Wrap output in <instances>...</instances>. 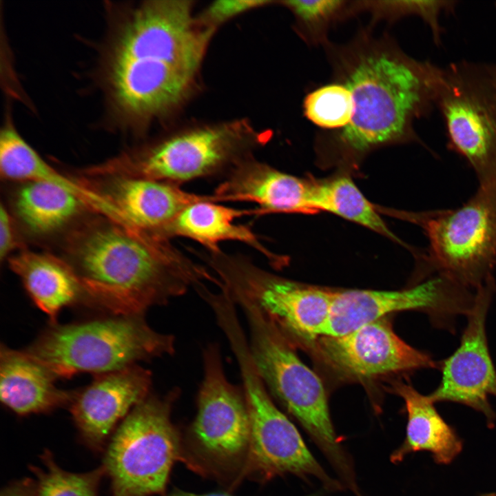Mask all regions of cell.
Segmentation results:
<instances>
[{"label":"cell","mask_w":496,"mask_h":496,"mask_svg":"<svg viewBox=\"0 0 496 496\" xmlns=\"http://www.w3.org/2000/svg\"><path fill=\"white\" fill-rule=\"evenodd\" d=\"M178 391L149 395L116 429L103 466L112 496L163 494L174 462L180 458V432L171 412Z\"/></svg>","instance_id":"8"},{"label":"cell","mask_w":496,"mask_h":496,"mask_svg":"<svg viewBox=\"0 0 496 496\" xmlns=\"http://www.w3.org/2000/svg\"><path fill=\"white\" fill-rule=\"evenodd\" d=\"M391 391L403 399L407 413L405 438L391 454V461L397 464L412 453L427 451L436 463H451L461 452L462 442L429 397L402 380L392 382Z\"/></svg>","instance_id":"22"},{"label":"cell","mask_w":496,"mask_h":496,"mask_svg":"<svg viewBox=\"0 0 496 496\" xmlns=\"http://www.w3.org/2000/svg\"><path fill=\"white\" fill-rule=\"evenodd\" d=\"M0 174L10 183L45 181L60 185L85 199L101 215L112 217L113 207L74 176H66L48 164L6 118L0 134Z\"/></svg>","instance_id":"23"},{"label":"cell","mask_w":496,"mask_h":496,"mask_svg":"<svg viewBox=\"0 0 496 496\" xmlns=\"http://www.w3.org/2000/svg\"><path fill=\"white\" fill-rule=\"evenodd\" d=\"M245 216H257L256 208L238 209L211 201L194 203L175 217L160 238L169 241L178 237L189 238L209 252L220 251L219 244L222 242H240L261 254L274 267L285 265L286 257L266 247L249 227L235 223L236 219Z\"/></svg>","instance_id":"21"},{"label":"cell","mask_w":496,"mask_h":496,"mask_svg":"<svg viewBox=\"0 0 496 496\" xmlns=\"http://www.w3.org/2000/svg\"><path fill=\"white\" fill-rule=\"evenodd\" d=\"M28 248L20 229L9 209L2 201L0 207V260Z\"/></svg>","instance_id":"27"},{"label":"cell","mask_w":496,"mask_h":496,"mask_svg":"<svg viewBox=\"0 0 496 496\" xmlns=\"http://www.w3.org/2000/svg\"><path fill=\"white\" fill-rule=\"evenodd\" d=\"M75 176L114 207L130 227L158 239L187 206L200 201L218 203L214 194L187 192L181 185L163 180L79 172Z\"/></svg>","instance_id":"15"},{"label":"cell","mask_w":496,"mask_h":496,"mask_svg":"<svg viewBox=\"0 0 496 496\" xmlns=\"http://www.w3.org/2000/svg\"><path fill=\"white\" fill-rule=\"evenodd\" d=\"M36 482L23 479L7 486L1 496H36Z\"/></svg>","instance_id":"30"},{"label":"cell","mask_w":496,"mask_h":496,"mask_svg":"<svg viewBox=\"0 0 496 496\" xmlns=\"http://www.w3.org/2000/svg\"><path fill=\"white\" fill-rule=\"evenodd\" d=\"M228 341L241 373L249 417L246 477L264 483L291 474L302 478L315 477L330 490L341 489L342 484L327 473L294 424L272 401L253 362L245 334L234 333Z\"/></svg>","instance_id":"10"},{"label":"cell","mask_w":496,"mask_h":496,"mask_svg":"<svg viewBox=\"0 0 496 496\" xmlns=\"http://www.w3.org/2000/svg\"><path fill=\"white\" fill-rule=\"evenodd\" d=\"M41 458L43 468L32 467L37 477L36 496H97L105 473L103 466L87 473H74L61 468L49 451Z\"/></svg>","instance_id":"25"},{"label":"cell","mask_w":496,"mask_h":496,"mask_svg":"<svg viewBox=\"0 0 496 496\" xmlns=\"http://www.w3.org/2000/svg\"><path fill=\"white\" fill-rule=\"evenodd\" d=\"M267 3H269V1L261 0L214 1L207 9L205 14V20L212 24L220 23L245 11L263 6Z\"/></svg>","instance_id":"28"},{"label":"cell","mask_w":496,"mask_h":496,"mask_svg":"<svg viewBox=\"0 0 496 496\" xmlns=\"http://www.w3.org/2000/svg\"><path fill=\"white\" fill-rule=\"evenodd\" d=\"M12 185L6 206L25 241L55 245L84 218L98 214L83 197L56 184L30 180Z\"/></svg>","instance_id":"17"},{"label":"cell","mask_w":496,"mask_h":496,"mask_svg":"<svg viewBox=\"0 0 496 496\" xmlns=\"http://www.w3.org/2000/svg\"><path fill=\"white\" fill-rule=\"evenodd\" d=\"M435 105L451 148L468 162L479 185L496 182V87L491 65L464 61L440 68Z\"/></svg>","instance_id":"11"},{"label":"cell","mask_w":496,"mask_h":496,"mask_svg":"<svg viewBox=\"0 0 496 496\" xmlns=\"http://www.w3.org/2000/svg\"><path fill=\"white\" fill-rule=\"evenodd\" d=\"M93 307L110 315H144L189 287L217 283L208 269L169 240L140 232L110 217L92 214L56 244Z\"/></svg>","instance_id":"1"},{"label":"cell","mask_w":496,"mask_h":496,"mask_svg":"<svg viewBox=\"0 0 496 496\" xmlns=\"http://www.w3.org/2000/svg\"><path fill=\"white\" fill-rule=\"evenodd\" d=\"M299 17L311 21L331 14L342 3L339 1H288L285 2Z\"/></svg>","instance_id":"29"},{"label":"cell","mask_w":496,"mask_h":496,"mask_svg":"<svg viewBox=\"0 0 496 496\" xmlns=\"http://www.w3.org/2000/svg\"><path fill=\"white\" fill-rule=\"evenodd\" d=\"M428 240L426 261L435 274L470 289L493 278L496 269V182L479 185L455 209L413 215Z\"/></svg>","instance_id":"9"},{"label":"cell","mask_w":496,"mask_h":496,"mask_svg":"<svg viewBox=\"0 0 496 496\" xmlns=\"http://www.w3.org/2000/svg\"><path fill=\"white\" fill-rule=\"evenodd\" d=\"M204 376L198 411L180 434V458L194 472L235 489L246 477L250 424L243 392L225 374L220 349L203 352Z\"/></svg>","instance_id":"6"},{"label":"cell","mask_w":496,"mask_h":496,"mask_svg":"<svg viewBox=\"0 0 496 496\" xmlns=\"http://www.w3.org/2000/svg\"><path fill=\"white\" fill-rule=\"evenodd\" d=\"M227 293L245 315L250 353L265 384L304 427L343 484L353 485V464L335 432L321 380L256 303L240 292Z\"/></svg>","instance_id":"3"},{"label":"cell","mask_w":496,"mask_h":496,"mask_svg":"<svg viewBox=\"0 0 496 496\" xmlns=\"http://www.w3.org/2000/svg\"><path fill=\"white\" fill-rule=\"evenodd\" d=\"M7 262L50 324L57 323L59 315L65 308L93 309L76 273L57 254L26 248L10 256Z\"/></svg>","instance_id":"19"},{"label":"cell","mask_w":496,"mask_h":496,"mask_svg":"<svg viewBox=\"0 0 496 496\" xmlns=\"http://www.w3.org/2000/svg\"><path fill=\"white\" fill-rule=\"evenodd\" d=\"M481 496H496V494L495 493H487V494H484Z\"/></svg>","instance_id":"33"},{"label":"cell","mask_w":496,"mask_h":496,"mask_svg":"<svg viewBox=\"0 0 496 496\" xmlns=\"http://www.w3.org/2000/svg\"><path fill=\"white\" fill-rule=\"evenodd\" d=\"M150 371L138 364L95 375L77 389L68 406L87 444L100 450L116 426L149 395Z\"/></svg>","instance_id":"16"},{"label":"cell","mask_w":496,"mask_h":496,"mask_svg":"<svg viewBox=\"0 0 496 496\" xmlns=\"http://www.w3.org/2000/svg\"><path fill=\"white\" fill-rule=\"evenodd\" d=\"M468 288L441 274L398 291H335L322 336L348 334L386 314L406 310L427 313L437 324L470 311L474 295Z\"/></svg>","instance_id":"12"},{"label":"cell","mask_w":496,"mask_h":496,"mask_svg":"<svg viewBox=\"0 0 496 496\" xmlns=\"http://www.w3.org/2000/svg\"><path fill=\"white\" fill-rule=\"evenodd\" d=\"M440 67L429 63L371 55L360 61L347 82L354 111L341 138L364 151L400 138L415 116L435 104Z\"/></svg>","instance_id":"4"},{"label":"cell","mask_w":496,"mask_h":496,"mask_svg":"<svg viewBox=\"0 0 496 496\" xmlns=\"http://www.w3.org/2000/svg\"><path fill=\"white\" fill-rule=\"evenodd\" d=\"M24 350L59 379L127 368L174 352V338L158 333L144 315H110L50 324Z\"/></svg>","instance_id":"5"},{"label":"cell","mask_w":496,"mask_h":496,"mask_svg":"<svg viewBox=\"0 0 496 496\" xmlns=\"http://www.w3.org/2000/svg\"><path fill=\"white\" fill-rule=\"evenodd\" d=\"M311 187V180L280 171L251 156L221 180L214 194L219 203H256L258 216L274 213L313 214Z\"/></svg>","instance_id":"18"},{"label":"cell","mask_w":496,"mask_h":496,"mask_svg":"<svg viewBox=\"0 0 496 496\" xmlns=\"http://www.w3.org/2000/svg\"><path fill=\"white\" fill-rule=\"evenodd\" d=\"M311 205L315 214L328 211L398 240L349 176L311 181Z\"/></svg>","instance_id":"24"},{"label":"cell","mask_w":496,"mask_h":496,"mask_svg":"<svg viewBox=\"0 0 496 496\" xmlns=\"http://www.w3.org/2000/svg\"><path fill=\"white\" fill-rule=\"evenodd\" d=\"M164 496H233V495H229L228 493H224L196 494V493H193L184 491L182 490L175 489ZM307 496H319V495L318 494H313V495H307Z\"/></svg>","instance_id":"31"},{"label":"cell","mask_w":496,"mask_h":496,"mask_svg":"<svg viewBox=\"0 0 496 496\" xmlns=\"http://www.w3.org/2000/svg\"><path fill=\"white\" fill-rule=\"evenodd\" d=\"M495 289L494 277L475 289L459 346L438 363L440 383L428 395L434 404L455 402L480 412L490 428L496 420L488 399L496 397V369L488 349L486 318Z\"/></svg>","instance_id":"13"},{"label":"cell","mask_w":496,"mask_h":496,"mask_svg":"<svg viewBox=\"0 0 496 496\" xmlns=\"http://www.w3.org/2000/svg\"><path fill=\"white\" fill-rule=\"evenodd\" d=\"M199 66L171 26L145 10L133 8L115 23L101 73L110 108L127 129L180 103Z\"/></svg>","instance_id":"2"},{"label":"cell","mask_w":496,"mask_h":496,"mask_svg":"<svg viewBox=\"0 0 496 496\" xmlns=\"http://www.w3.org/2000/svg\"><path fill=\"white\" fill-rule=\"evenodd\" d=\"M54 373L24 349L1 344L0 348V399L19 415L51 412L70 406L76 390L56 384Z\"/></svg>","instance_id":"20"},{"label":"cell","mask_w":496,"mask_h":496,"mask_svg":"<svg viewBox=\"0 0 496 496\" xmlns=\"http://www.w3.org/2000/svg\"><path fill=\"white\" fill-rule=\"evenodd\" d=\"M260 136L236 121L179 132L126 150L99 165L92 174H113L150 178L179 185L201 178H224L251 156Z\"/></svg>","instance_id":"7"},{"label":"cell","mask_w":496,"mask_h":496,"mask_svg":"<svg viewBox=\"0 0 496 496\" xmlns=\"http://www.w3.org/2000/svg\"><path fill=\"white\" fill-rule=\"evenodd\" d=\"M316 351L338 372L355 378L438 368L431 357L403 341L384 318L340 336H320Z\"/></svg>","instance_id":"14"},{"label":"cell","mask_w":496,"mask_h":496,"mask_svg":"<svg viewBox=\"0 0 496 496\" xmlns=\"http://www.w3.org/2000/svg\"><path fill=\"white\" fill-rule=\"evenodd\" d=\"M492 72H493L495 85L496 87V65H492Z\"/></svg>","instance_id":"32"},{"label":"cell","mask_w":496,"mask_h":496,"mask_svg":"<svg viewBox=\"0 0 496 496\" xmlns=\"http://www.w3.org/2000/svg\"><path fill=\"white\" fill-rule=\"evenodd\" d=\"M304 110L308 119L320 127L344 128L353 114V96L347 85H326L307 95Z\"/></svg>","instance_id":"26"}]
</instances>
